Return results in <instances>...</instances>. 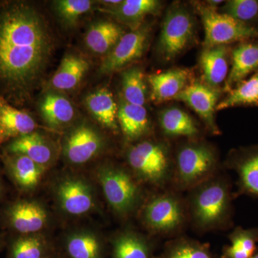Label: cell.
<instances>
[{"label": "cell", "instance_id": "1", "mask_svg": "<svg viewBox=\"0 0 258 258\" xmlns=\"http://www.w3.org/2000/svg\"><path fill=\"white\" fill-rule=\"evenodd\" d=\"M53 50L46 19L32 3L0 1V97L14 106L28 103Z\"/></svg>", "mask_w": 258, "mask_h": 258}, {"label": "cell", "instance_id": "2", "mask_svg": "<svg viewBox=\"0 0 258 258\" xmlns=\"http://www.w3.org/2000/svg\"><path fill=\"white\" fill-rule=\"evenodd\" d=\"M189 225L200 234L227 230L233 226L234 198L228 175L217 173L186 191Z\"/></svg>", "mask_w": 258, "mask_h": 258}, {"label": "cell", "instance_id": "3", "mask_svg": "<svg viewBox=\"0 0 258 258\" xmlns=\"http://www.w3.org/2000/svg\"><path fill=\"white\" fill-rule=\"evenodd\" d=\"M139 215L149 235L155 238L181 235L189 225L185 198L170 187L154 190L147 196Z\"/></svg>", "mask_w": 258, "mask_h": 258}, {"label": "cell", "instance_id": "4", "mask_svg": "<svg viewBox=\"0 0 258 258\" xmlns=\"http://www.w3.org/2000/svg\"><path fill=\"white\" fill-rule=\"evenodd\" d=\"M126 161L128 169L142 185L152 186L154 190L170 187L174 157L165 142L140 141L129 148Z\"/></svg>", "mask_w": 258, "mask_h": 258}, {"label": "cell", "instance_id": "5", "mask_svg": "<svg viewBox=\"0 0 258 258\" xmlns=\"http://www.w3.org/2000/svg\"><path fill=\"white\" fill-rule=\"evenodd\" d=\"M219 165L216 151L210 144L195 141L182 144L174 157L170 188L188 191L216 175Z\"/></svg>", "mask_w": 258, "mask_h": 258}, {"label": "cell", "instance_id": "6", "mask_svg": "<svg viewBox=\"0 0 258 258\" xmlns=\"http://www.w3.org/2000/svg\"><path fill=\"white\" fill-rule=\"evenodd\" d=\"M97 178L107 203L118 218L127 220L139 213L147 196L143 185L128 169L104 164L98 168Z\"/></svg>", "mask_w": 258, "mask_h": 258}, {"label": "cell", "instance_id": "7", "mask_svg": "<svg viewBox=\"0 0 258 258\" xmlns=\"http://www.w3.org/2000/svg\"><path fill=\"white\" fill-rule=\"evenodd\" d=\"M205 29V47L227 45L235 42L258 39V27L247 25L214 8H199Z\"/></svg>", "mask_w": 258, "mask_h": 258}, {"label": "cell", "instance_id": "8", "mask_svg": "<svg viewBox=\"0 0 258 258\" xmlns=\"http://www.w3.org/2000/svg\"><path fill=\"white\" fill-rule=\"evenodd\" d=\"M194 34L195 24L189 11L183 7H173L163 22L158 42L161 57L166 61L175 58L189 46Z\"/></svg>", "mask_w": 258, "mask_h": 258}, {"label": "cell", "instance_id": "9", "mask_svg": "<svg viewBox=\"0 0 258 258\" xmlns=\"http://www.w3.org/2000/svg\"><path fill=\"white\" fill-rule=\"evenodd\" d=\"M55 193L61 211L69 216L87 215L96 206L92 185L81 176H64L56 184Z\"/></svg>", "mask_w": 258, "mask_h": 258}, {"label": "cell", "instance_id": "10", "mask_svg": "<svg viewBox=\"0 0 258 258\" xmlns=\"http://www.w3.org/2000/svg\"><path fill=\"white\" fill-rule=\"evenodd\" d=\"M225 166L237 176L235 200L242 195L258 199V144L232 151Z\"/></svg>", "mask_w": 258, "mask_h": 258}, {"label": "cell", "instance_id": "11", "mask_svg": "<svg viewBox=\"0 0 258 258\" xmlns=\"http://www.w3.org/2000/svg\"><path fill=\"white\" fill-rule=\"evenodd\" d=\"M148 26L124 34L102 61L100 73L110 74L138 60L143 55L149 38Z\"/></svg>", "mask_w": 258, "mask_h": 258}, {"label": "cell", "instance_id": "12", "mask_svg": "<svg viewBox=\"0 0 258 258\" xmlns=\"http://www.w3.org/2000/svg\"><path fill=\"white\" fill-rule=\"evenodd\" d=\"M104 148V139L96 129L88 124L78 125L66 137L63 154L73 165H83L99 155Z\"/></svg>", "mask_w": 258, "mask_h": 258}, {"label": "cell", "instance_id": "13", "mask_svg": "<svg viewBox=\"0 0 258 258\" xmlns=\"http://www.w3.org/2000/svg\"><path fill=\"white\" fill-rule=\"evenodd\" d=\"M220 93L217 90L203 83H195L188 85L174 98L184 102L196 112L206 124L212 134H220L215 122V111Z\"/></svg>", "mask_w": 258, "mask_h": 258}, {"label": "cell", "instance_id": "14", "mask_svg": "<svg viewBox=\"0 0 258 258\" xmlns=\"http://www.w3.org/2000/svg\"><path fill=\"white\" fill-rule=\"evenodd\" d=\"M7 218L12 228L23 235L40 233L49 222L45 207L36 201L29 200L13 204L7 212Z\"/></svg>", "mask_w": 258, "mask_h": 258}, {"label": "cell", "instance_id": "15", "mask_svg": "<svg viewBox=\"0 0 258 258\" xmlns=\"http://www.w3.org/2000/svg\"><path fill=\"white\" fill-rule=\"evenodd\" d=\"M156 239L132 228L118 231L111 237V258H154Z\"/></svg>", "mask_w": 258, "mask_h": 258}, {"label": "cell", "instance_id": "16", "mask_svg": "<svg viewBox=\"0 0 258 258\" xmlns=\"http://www.w3.org/2000/svg\"><path fill=\"white\" fill-rule=\"evenodd\" d=\"M232 66L225 82L229 91L258 69V40L241 42L232 51Z\"/></svg>", "mask_w": 258, "mask_h": 258}, {"label": "cell", "instance_id": "17", "mask_svg": "<svg viewBox=\"0 0 258 258\" xmlns=\"http://www.w3.org/2000/svg\"><path fill=\"white\" fill-rule=\"evenodd\" d=\"M190 73L185 69H174L148 76L152 88V100L154 103L174 99L186 86Z\"/></svg>", "mask_w": 258, "mask_h": 258}, {"label": "cell", "instance_id": "18", "mask_svg": "<svg viewBox=\"0 0 258 258\" xmlns=\"http://www.w3.org/2000/svg\"><path fill=\"white\" fill-rule=\"evenodd\" d=\"M5 164L12 179L23 191H30L37 187L46 168L21 154H8Z\"/></svg>", "mask_w": 258, "mask_h": 258}, {"label": "cell", "instance_id": "19", "mask_svg": "<svg viewBox=\"0 0 258 258\" xmlns=\"http://www.w3.org/2000/svg\"><path fill=\"white\" fill-rule=\"evenodd\" d=\"M63 254L67 258H106V245L91 231H75L64 238Z\"/></svg>", "mask_w": 258, "mask_h": 258}, {"label": "cell", "instance_id": "20", "mask_svg": "<svg viewBox=\"0 0 258 258\" xmlns=\"http://www.w3.org/2000/svg\"><path fill=\"white\" fill-rule=\"evenodd\" d=\"M8 154H21L47 168L54 160L53 149L37 132L14 139L7 147Z\"/></svg>", "mask_w": 258, "mask_h": 258}, {"label": "cell", "instance_id": "21", "mask_svg": "<svg viewBox=\"0 0 258 258\" xmlns=\"http://www.w3.org/2000/svg\"><path fill=\"white\" fill-rule=\"evenodd\" d=\"M229 47L220 45L206 47L202 52L200 63L203 79L208 86L215 87L227 80L229 74Z\"/></svg>", "mask_w": 258, "mask_h": 258}, {"label": "cell", "instance_id": "22", "mask_svg": "<svg viewBox=\"0 0 258 258\" xmlns=\"http://www.w3.org/2000/svg\"><path fill=\"white\" fill-rule=\"evenodd\" d=\"M118 122L123 137L128 142L140 140L150 131L147 111L143 106L126 102L122 103L118 108Z\"/></svg>", "mask_w": 258, "mask_h": 258}, {"label": "cell", "instance_id": "23", "mask_svg": "<svg viewBox=\"0 0 258 258\" xmlns=\"http://www.w3.org/2000/svg\"><path fill=\"white\" fill-rule=\"evenodd\" d=\"M0 123L5 139H13L35 132L36 122L26 111L10 104L0 97Z\"/></svg>", "mask_w": 258, "mask_h": 258}, {"label": "cell", "instance_id": "24", "mask_svg": "<svg viewBox=\"0 0 258 258\" xmlns=\"http://www.w3.org/2000/svg\"><path fill=\"white\" fill-rule=\"evenodd\" d=\"M86 103L88 111L102 125L114 133L118 132V108L109 90L101 88L91 93Z\"/></svg>", "mask_w": 258, "mask_h": 258}, {"label": "cell", "instance_id": "25", "mask_svg": "<svg viewBox=\"0 0 258 258\" xmlns=\"http://www.w3.org/2000/svg\"><path fill=\"white\" fill-rule=\"evenodd\" d=\"M154 258H220L212 252L208 242L181 235L169 239Z\"/></svg>", "mask_w": 258, "mask_h": 258}, {"label": "cell", "instance_id": "26", "mask_svg": "<svg viewBox=\"0 0 258 258\" xmlns=\"http://www.w3.org/2000/svg\"><path fill=\"white\" fill-rule=\"evenodd\" d=\"M89 69L88 60L76 54H67L61 61L52 77V87L60 91H71L79 86Z\"/></svg>", "mask_w": 258, "mask_h": 258}, {"label": "cell", "instance_id": "27", "mask_svg": "<svg viewBox=\"0 0 258 258\" xmlns=\"http://www.w3.org/2000/svg\"><path fill=\"white\" fill-rule=\"evenodd\" d=\"M124 35L119 25L108 21H101L91 25L85 37L86 46L98 55L106 56Z\"/></svg>", "mask_w": 258, "mask_h": 258}, {"label": "cell", "instance_id": "28", "mask_svg": "<svg viewBox=\"0 0 258 258\" xmlns=\"http://www.w3.org/2000/svg\"><path fill=\"white\" fill-rule=\"evenodd\" d=\"M159 125L164 135L171 138L196 139L200 132L195 120L178 108H168L163 111L159 116Z\"/></svg>", "mask_w": 258, "mask_h": 258}, {"label": "cell", "instance_id": "29", "mask_svg": "<svg viewBox=\"0 0 258 258\" xmlns=\"http://www.w3.org/2000/svg\"><path fill=\"white\" fill-rule=\"evenodd\" d=\"M230 244L222 247L220 258H251L258 249V227L237 226L229 234Z\"/></svg>", "mask_w": 258, "mask_h": 258}, {"label": "cell", "instance_id": "30", "mask_svg": "<svg viewBox=\"0 0 258 258\" xmlns=\"http://www.w3.org/2000/svg\"><path fill=\"white\" fill-rule=\"evenodd\" d=\"M40 112L45 122L52 128H60L74 119L75 110L69 99L55 93H48L40 103Z\"/></svg>", "mask_w": 258, "mask_h": 258}, {"label": "cell", "instance_id": "31", "mask_svg": "<svg viewBox=\"0 0 258 258\" xmlns=\"http://www.w3.org/2000/svg\"><path fill=\"white\" fill-rule=\"evenodd\" d=\"M57 250L45 236L23 235L13 241L8 258H45Z\"/></svg>", "mask_w": 258, "mask_h": 258}, {"label": "cell", "instance_id": "32", "mask_svg": "<svg viewBox=\"0 0 258 258\" xmlns=\"http://www.w3.org/2000/svg\"><path fill=\"white\" fill-rule=\"evenodd\" d=\"M159 7L160 3L156 0H125L110 8V13L136 30L140 27L139 24L147 15L157 13Z\"/></svg>", "mask_w": 258, "mask_h": 258}, {"label": "cell", "instance_id": "33", "mask_svg": "<svg viewBox=\"0 0 258 258\" xmlns=\"http://www.w3.org/2000/svg\"><path fill=\"white\" fill-rule=\"evenodd\" d=\"M228 96L217 103L216 111L238 106H258V69L228 91Z\"/></svg>", "mask_w": 258, "mask_h": 258}, {"label": "cell", "instance_id": "34", "mask_svg": "<svg viewBox=\"0 0 258 258\" xmlns=\"http://www.w3.org/2000/svg\"><path fill=\"white\" fill-rule=\"evenodd\" d=\"M147 89L142 70L132 68L122 74V91L126 103L144 106L147 99Z\"/></svg>", "mask_w": 258, "mask_h": 258}, {"label": "cell", "instance_id": "35", "mask_svg": "<svg viewBox=\"0 0 258 258\" xmlns=\"http://www.w3.org/2000/svg\"><path fill=\"white\" fill-rule=\"evenodd\" d=\"M221 11V13L229 15L242 23L252 25V23L258 20V1L230 0L226 2Z\"/></svg>", "mask_w": 258, "mask_h": 258}, {"label": "cell", "instance_id": "36", "mask_svg": "<svg viewBox=\"0 0 258 258\" xmlns=\"http://www.w3.org/2000/svg\"><path fill=\"white\" fill-rule=\"evenodd\" d=\"M90 0H60L55 3L57 15L66 23H74L92 8Z\"/></svg>", "mask_w": 258, "mask_h": 258}, {"label": "cell", "instance_id": "37", "mask_svg": "<svg viewBox=\"0 0 258 258\" xmlns=\"http://www.w3.org/2000/svg\"><path fill=\"white\" fill-rule=\"evenodd\" d=\"M45 258H67L63 254V252H60V251L56 250L53 253L50 254L47 257Z\"/></svg>", "mask_w": 258, "mask_h": 258}, {"label": "cell", "instance_id": "38", "mask_svg": "<svg viewBox=\"0 0 258 258\" xmlns=\"http://www.w3.org/2000/svg\"><path fill=\"white\" fill-rule=\"evenodd\" d=\"M208 3L210 5V8L215 9L217 5L221 4V3H223V1H217H217H208Z\"/></svg>", "mask_w": 258, "mask_h": 258}, {"label": "cell", "instance_id": "39", "mask_svg": "<svg viewBox=\"0 0 258 258\" xmlns=\"http://www.w3.org/2000/svg\"><path fill=\"white\" fill-rule=\"evenodd\" d=\"M5 140L4 134H3V128H2L1 123H0V145Z\"/></svg>", "mask_w": 258, "mask_h": 258}, {"label": "cell", "instance_id": "40", "mask_svg": "<svg viewBox=\"0 0 258 258\" xmlns=\"http://www.w3.org/2000/svg\"><path fill=\"white\" fill-rule=\"evenodd\" d=\"M251 258H258V249L257 252H255V254H254V255L252 256V257Z\"/></svg>", "mask_w": 258, "mask_h": 258}, {"label": "cell", "instance_id": "41", "mask_svg": "<svg viewBox=\"0 0 258 258\" xmlns=\"http://www.w3.org/2000/svg\"><path fill=\"white\" fill-rule=\"evenodd\" d=\"M1 191H2V187H1V184H0V195H1Z\"/></svg>", "mask_w": 258, "mask_h": 258}]
</instances>
